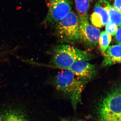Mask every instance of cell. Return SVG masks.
Wrapping results in <instances>:
<instances>
[{
  "label": "cell",
  "mask_w": 121,
  "mask_h": 121,
  "mask_svg": "<svg viewBox=\"0 0 121 121\" xmlns=\"http://www.w3.org/2000/svg\"><path fill=\"white\" fill-rule=\"evenodd\" d=\"M87 82L66 69L59 72L52 79L56 90L70 99L75 110L81 103L82 92Z\"/></svg>",
  "instance_id": "6da1fadb"
},
{
  "label": "cell",
  "mask_w": 121,
  "mask_h": 121,
  "mask_svg": "<svg viewBox=\"0 0 121 121\" xmlns=\"http://www.w3.org/2000/svg\"><path fill=\"white\" fill-rule=\"evenodd\" d=\"M94 56L68 44H62L54 48L51 63L54 67L66 69L79 60L89 61Z\"/></svg>",
  "instance_id": "7a4b0ae2"
},
{
  "label": "cell",
  "mask_w": 121,
  "mask_h": 121,
  "mask_svg": "<svg viewBox=\"0 0 121 121\" xmlns=\"http://www.w3.org/2000/svg\"><path fill=\"white\" fill-rule=\"evenodd\" d=\"M121 86L108 91L96 109L97 121H121Z\"/></svg>",
  "instance_id": "3957f363"
},
{
  "label": "cell",
  "mask_w": 121,
  "mask_h": 121,
  "mask_svg": "<svg viewBox=\"0 0 121 121\" xmlns=\"http://www.w3.org/2000/svg\"><path fill=\"white\" fill-rule=\"evenodd\" d=\"M55 26L56 37L61 43L74 44L79 41V18L73 12L71 11Z\"/></svg>",
  "instance_id": "277c9868"
},
{
  "label": "cell",
  "mask_w": 121,
  "mask_h": 121,
  "mask_svg": "<svg viewBox=\"0 0 121 121\" xmlns=\"http://www.w3.org/2000/svg\"><path fill=\"white\" fill-rule=\"evenodd\" d=\"M48 11L43 23L45 26H55L71 11L72 0H45Z\"/></svg>",
  "instance_id": "5b68a950"
},
{
  "label": "cell",
  "mask_w": 121,
  "mask_h": 121,
  "mask_svg": "<svg viewBox=\"0 0 121 121\" xmlns=\"http://www.w3.org/2000/svg\"><path fill=\"white\" fill-rule=\"evenodd\" d=\"M79 40L87 48L93 49L99 43L100 31L88 21V17L79 18Z\"/></svg>",
  "instance_id": "8992f818"
},
{
  "label": "cell",
  "mask_w": 121,
  "mask_h": 121,
  "mask_svg": "<svg viewBox=\"0 0 121 121\" xmlns=\"http://www.w3.org/2000/svg\"><path fill=\"white\" fill-rule=\"evenodd\" d=\"M66 70L70 71L78 78L87 82L94 78L96 73L95 66L85 60L76 61Z\"/></svg>",
  "instance_id": "52a82bcc"
},
{
  "label": "cell",
  "mask_w": 121,
  "mask_h": 121,
  "mask_svg": "<svg viewBox=\"0 0 121 121\" xmlns=\"http://www.w3.org/2000/svg\"><path fill=\"white\" fill-rule=\"evenodd\" d=\"M91 23L95 27L101 28L109 22L108 12L105 8L104 0H99L96 2L91 17Z\"/></svg>",
  "instance_id": "ba28073f"
},
{
  "label": "cell",
  "mask_w": 121,
  "mask_h": 121,
  "mask_svg": "<svg viewBox=\"0 0 121 121\" xmlns=\"http://www.w3.org/2000/svg\"><path fill=\"white\" fill-rule=\"evenodd\" d=\"M102 53L104 59L101 65L103 67L109 66L121 63V44L109 46Z\"/></svg>",
  "instance_id": "9c48e42d"
},
{
  "label": "cell",
  "mask_w": 121,
  "mask_h": 121,
  "mask_svg": "<svg viewBox=\"0 0 121 121\" xmlns=\"http://www.w3.org/2000/svg\"><path fill=\"white\" fill-rule=\"evenodd\" d=\"M0 121H31L28 115L22 109L9 108L0 112Z\"/></svg>",
  "instance_id": "30bf717a"
},
{
  "label": "cell",
  "mask_w": 121,
  "mask_h": 121,
  "mask_svg": "<svg viewBox=\"0 0 121 121\" xmlns=\"http://www.w3.org/2000/svg\"><path fill=\"white\" fill-rule=\"evenodd\" d=\"M104 4L105 9L109 16V21L116 25L117 26H121V12L110 5L107 0H104Z\"/></svg>",
  "instance_id": "8fae6325"
},
{
  "label": "cell",
  "mask_w": 121,
  "mask_h": 121,
  "mask_svg": "<svg viewBox=\"0 0 121 121\" xmlns=\"http://www.w3.org/2000/svg\"><path fill=\"white\" fill-rule=\"evenodd\" d=\"M79 19L88 17L91 0H74Z\"/></svg>",
  "instance_id": "7c38bea8"
},
{
  "label": "cell",
  "mask_w": 121,
  "mask_h": 121,
  "mask_svg": "<svg viewBox=\"0 0 121 121\" xmlns=\"http://www.w3.org/2000/svg\"><path fill=\"white\" fill-rule=\"evenodd\" d=\"M111 39V35L106 32L104 31L100 33L98 43L102 53L105 51L110 44Z\"/></svg>",
  "instance_id": "4fadbf2b"
},
{
  "label": "cell",
  "mask_w": 121,
  "mask_h": 121,
  "mask_svg": "<svg viewBox=\"0 0 121 121\" xmlns=\"http://www.w3.org/2000/svg\"><path fill=\"white\" fill-rule=\"evenodd\" d=\"M17 48V47L12 49L5 48H0V63L8 59L10 56L14 54Z\"/></svg>",
  "instance_id": "5bb4252c"
},
{
  "label": "cell",
  "mask_w": 121,
  "mask_h": 121,
  "mask_svg": "<svg viewBox=\"0 0 121 121\" xmlns=\"http://www.w3.org/2000/svg\"><path fill=\"white\" fill-rule=\"evenodd\" d=\"M117 27L116 25L109 21L106 25V32L111 35H114L117 30Z\"/></svg>",
  "instance_id": "9a60e30c"
},
{
  "label": "cell",
  "mask_w": 121,
  "mask_h": 121,
  "mask_svg": "<svg viewBox=\"0 0 121 121\" xmlns=\"http://www.w3.org/2000/svg\"><path fill=\"white\" fill-rule=\"evenodd\" d=\"M113 3V7L119 12H121V0H111Z\"/></svg>",
  "instance_id": "2e32d148"
},
{
  "label": "cell",
  "mask_w": 121,
  "mask_h": 121,
  "mask_svg": "<svg viewBox=\"0 0 121 121\" xmlns=\"http://www.w3.org/2000/svg\"><path fill=\"white\" fill-rule=\"evenodd\" d=\"M115 38L118 44H121V26L118 28L115 34Z\"/></svg>",
  "instance_id": "e0dca14e"
},
{
  "label": "cell",
  "mask_w": 121,
  "mask_h": 121,
  "mask_svg": "<svg viewBox=\"0 0 121 121\" xmlns=\"http://www.w3.org/2000/svg\"><path fill=\"white\" fill-rule=\"evenodd\" d=\"M78 121L75 119H73V120H69V119H62V121Z\"/></svg>",
  "instance_id": "ac0fdd59"
},
{
  "label": "cell",
  "mask_w": 121,
  "mask_h": 121,
  "mask_svg": "<svg viewBox=\"0 0 121 121\" xmlns=\"http://www.w3.org/2000/svg\"></svg>",
  "instance_id": "d6986e66"
}]
</instances>
